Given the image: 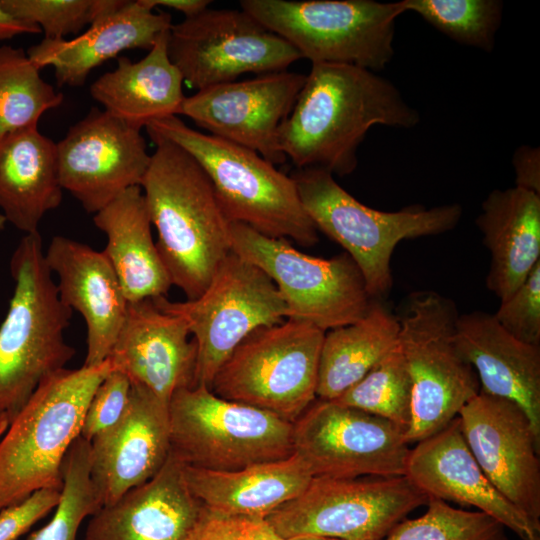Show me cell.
Returning <instances> with one entry per match:
<instances>
[{
	"label": "cell",
	"mask_w": 540,
	"mask_h": 540,
	"mask_svg": "<svg viewBox=\"0 0 540 540\" xmlns=\"http://www.w3.org/2000/svg\"><path fill=\"white\" fill-rule=\"evenodd\" d=\"M169 29L158 37L145 57L136 62L119 57L117 67L90 87L91 96L106 112L138 129L152 121L180 115L186 98L182 75L168 54Z\"/></svg>",
	"instance_id": "cell-29"
},
{
	"label": "cell",
	"mask_w": 540,
	"mask_h": 540,
	"mask_svg": "<svg viewBox=\"0 0 540 540\" xmlns=\"http://www.w3.org/2000/svg\"><path fill=\"white\" fill-rule=\"evenodd\" d=\"M333 401L383 418L406 434L411 424L412 383L399 346Z\"/></svg>",
	"instance_id": "cell-33"
},
{
	"label": "cell",
	"mask_w": 540,
	"mask_h": 540,
	"mask_svg": "<svg viewBox=\"0 0 540 540\" xmlns=\"http://www.w3.org/2000/svg\"><path fill=\"white\" fill-rule=\"evenodd\" d=\"M184 475L189 489L203 506L262 518L298 496L313 477L295 452L286 459L235 471H214L185 464Z\"/></svg>",
	"instance_id": "cell-30"
},
{
	"label": "cell",
	"mask_w": 540,
	"mask_h": 540,
	"mask_svg": "<svg viewBox=\"0 0 540 540\" xmlns=\"http://www.w3.org/2000/svg\"><path fill=\"white\" fill-rule=\"evenodd\" d=\"M458 417L464 439L487 478L540 523V439L523 409L480 391Z\"/></svg>",
	"instance_id": "cell-18"
},
{
	"label": "cell",
	"mask_w": 540,
	"mask_h": 540,
	"mask_svg": "<svg viewBox=\"0 0 540 540\" xmlns=\"http://www.w3.org/2000/svg\"><path fill=\"white\" fill-rule=\"evenodd\" d=\"M305 80L306 75L285 70L212 86L186 97L180 115L273 165L282 164L287 158L279 147V132Z\"/></svg>",
	"instance_id": "cell-17"
},
{
	"label": "cell",
	"mask_w": 540,
	"mask_h": 540,
	"mask_svg": "<svg viewBox=\"0 0 540 540\" xmlns=\"http://www.w3.org/2000/svg\"><path fill=\"white\" fill-rule=\"evenodd\" d=\"M512 163L515 186L540 195V149L523 145L515 151Z\"/></svg>",
	"instance_id": "cell-42"
},
{
	"label": "cell",
	"mask_w": 540,
	"mask_h": 540,
	"mask_svg": "<svg viewBox=\"0 0 540 540\" xmlns=\"http://www.w3.org/2000/svg\"><path fill=\"white\" fill-rule=\"evenodd\" d=\"M171 25L169 13H157L143 0H93L92 21L83 34L43 38L26 53L40 70L52 66L59 86H80L93 69L124 50H150Z\"/></svg>",
	"instance_id": "cell-22"
},
{
	"label": "cell",
	"mask_w": 540,
	"mask_h": 540,
	"mask_svg": "<svg viewBox=\"0 0 540 540\" xmlns=\"http://www.w3.org/2000/svg\"><path fill=\"white\" fill-rule=\"evenodd\" d=\"M13 295L0 325V413L11 420L40 382L65 368L73 310L60 299L38 232L25 234L10 259Z\"/></svg>",
	"instance_id": "cell-3"
},
{
	"label": "cell",
	"mask_w": 540,
	"mask_h": 540,
	"mask_svg": "<svg viewBox=\"0 0 540 540\" xmlns=\"http://www.w3.org/2000/svg\"><path fill=\"white\" fill-rule=\"evenodd\" d=\"M56 144L62 189L93 215L141 186L151 161L141 129L104 109L92 108Z\"/></svg>",
	"instance_id": "cell-16"
},
{
	"label": "cell",
	"mask_w": 540,
	"mask_h": 540,
	"mask_svg": "<svg viewBox=\"0 0 540 540\" xmlns=\"http://www.w3.org/2000/svg\"><path fill=\"white\" fill-rule=\"evenodd\" d=\"M285 540H339L336 538H330V537H324V536H312V535H306V536H297L288 538Z\"/></svg>",
	"instance_id": "cell-46"
},
{
	"label": "cell",
	"mask_w": 540,
	"mask_h": 540,
	"mask_svg": "<svg viewBox=\"0 0 540 540\" xmlns=\"http://www.w3.org/2000/svg\"><path fill=\"white\" fill-rule=\"evenodd\" d=\"M419 112L397 87L371 70L312 63L295 105L279 132V147L296 169L353 173L357 151L375 125L412 128Z\"/></svg>",
	"instance_id": "cell-1"
},
{
	"label": "cell",
	"mask_w": 540,
	"mask_h": 540,
	"mask_svg": "<svg viewBox=\"0 0 540 540\" xmlns=\"http://www.w3.org/2000/svg\"><path fill=\"white\" fill-rule=\"evenodd\" d=\"M145 128L148 134L177 144L199 163L230 222L268 237L290 238L304 247L318 243V230L302 206L292 177L257 152L198 132L178 116L152 121Z\"/></svg>",
	"instance_id": "cell-4"
},
{
	"label": "cell",
	"mask_w": 540,
	"mask_h": 540,
	"mask_svg": "<svg viewBox=\"0 0 540 540\" xmlns=\"http://www.w3.org/2000/svg\"><path fill=\"white\" fill-rule=\"evenodd\" d=\"M143 2L151 9L162 6L179 11L185 15V18L203 12L211 3L209 0H143Z\"/></svg>",
	"instance_id": "cell-44"
},
{
	"label": "cell",
	"mask_w": 540,
	"mask_h": 540,
	"mask_svg": "<svg viewBox=\"0 0 540 540\" xmlns=\"http://www.w3.org/2000/svg\"><path fill=\"white\" fill-rule=\"evenodd\" d=\"M500 326L526 344L540 346V261L493 314Z\"/></svg>",
	"instance_id": "cell-38"
},
{
	"label": "cell",
	"mask_w": 540,
	"mask_h": 540,
	"mask_svg": "<svg viewBox=\"0 0 540 540\" xmlns=\"http://www.w3.org/2000/svg\"><path fill=\"white\" fill-rule=\"evenodd\" d=\"M184 465L170 451L151 479L90 516L82 540H188L202 504L187 485Z\"/></svg>",
	"instance_id": "cell-24"
},
{
	"label": "cell",
	"mask_w": 540,
	"mask_h": 540,
	"mask_svg": "<svg viewBox=\"0 0 540 540\" xmlns=\"http://www.w3.org/2000/svg\"><path fill=\"white\" fill-rule=\"evenodd\" d=\"M325 331L293 318L247 336L215 374L217 396L271 412L293 423L317 398Z\"/></svg>",
	"instance_id": "cell-10"
},
{
	"label": "cell",
	"mask_w": 540,
	"mask_h": 540,
	"mask_svg": "<svg viewBox=\"0 0 540 540\" xmlns=\"http://www.w3.org/2000/svg\"><path fill=\"white\" fill-rule=\"evenodd\" d=\"M181 317L196 345L195 385L211 382L235 348L252 332L287 319V307L273 281L256 265L231 252L204 292L195 299H153Z\"/></svg>",
	"instance_id": "cell-12"
},
{
	"label": "cell",
	"mask_w": 540,
	"mask_h": 540,
	"mask_svg": "<svg viewBox=\"0 0 540 540\" xmlns=\"http://www.w3.org/2000/svg\"><path fill=\"white\" fill-rule=\"evenodd\" d=\"M41 29L10 14L0 1V42L21 34L40 33Z\"/></svg>",
	"instance_id": "cell-43"
},
{
	"label": "cell",
	"mask_w": 540,
	"mask_h": 540,
	"mask_svg": "<svg viewBox=\"0 0 540 540\" xmlns=\"http://www.w3.org/2000/svg\"><path fill=\"white\" fill-rule=\"evenodd\" d=\"M46 263L58 277L61 301L83 317L87 327L84 366L106 361L124 324L128 301L103 251L65 236L51 239Z\"/></svg>",
	"instance_id": "cell-23"
},
{
	"label": "cell",
	"mask_w": 540,
	"mask_h": 540,
	"mask_svg": "<svg viewBox=\"0 0 540 540\" xmlns=\"http://www.w3.org/2000/svg\"><path fill=\"white\" fill-rule=\"evenodd\" d=\"M168 54L192 88L233 82L245 73L285 71L301 59L286 40L240 9H209L169 29Z\"/></svg>",
	"instance_id": "cell-14"
},
{
	"label": "cell",
	"mask_w": 540,
	"mask_h": 540,
	"mask_svg": "<svg viewBox=\"0 0 540 540\" xmlns=\"http://www.w3.org/2000/svg\"><path fill=\"white\" fill-rule=\"evenodd\" d=\"M232 252L256 265L273 281L287 307V318L323 331L362 318L372 301L363 276L347 253L329 259L307 255L288 239L265 236L231 222Z\"/></svg>",
	"instance_id": "cell-11"
},
{
	"label": "cell",
	"mask_w": 540,
	"mask_h": 540,
	"mask_svg": "<svg viewBox=\"0 0 540 540\" xmlns=\"http://www.w3.org/2000/svg\"><path fill=\"white\" fill-rule=\"evenodd\" d=\"M424 514L404 519L384 540H510L506 527L482 511H467L429 498Z\"/></svg>",
	"instance_id": "cell-36"
},
{
	"label": "cell",
	"mask_w": 540,
	"mask_h": 540,
	"mask_svg": "<svg viewBox=\"0 0 540 540\" xmlns=\"http://www.w3.org/2000/svg\"><path fill=\"white\" fill-rule=\"evenodd\" d=\"M60 490L41 489L20 503L0 511V540H16L32 525L55 509Z\"/></svg>",
	"instance_id": "cell-41"
},
{
	"label": "cell",
	"mask_w": 540,
	"mask_h": 540,
	"mask_svg": "<svg viewBox=\"0 0 540 540\" xmlns=\"http://www.w3.org/2000/svg\"><path fill=\"white\" fill-rule=\"evenodd\" d=\"M188 540H285L266 518L228 514L202 505Z\"/></svg>",
	"instance_id": "cell-39"
},
{
	"label": "cell",
	"mask_w": 540,
	"mask_h": 540,
	"mask_svg": "<svg viewBox=\"0 0 540 540\" xmlns=\"http://www.w3.org/2000/svg\"><path fill=\"white\" fill-rule=\"evenodd\" d=\"M455 343L475 370L480 391L515 402L540 439V346L519 341L493 314H459Z\"/></svg>",
	"instance_id": "cell-25"
},
{
	"label": "cell",
	"mask_w": 540,
	"mask_h": 540,
	"mask_svg": "<svg viewBox=\"0 0 540 540\" xmlns=\"http://www.w3.org/2000/svg\"><path fill=\"white\" fill-rule=\"evenodd\" d=\"M399 323L374 299L359 320L324 334L316 396L335 400L398 345Z\"/></svg>",
	"instance_id": "cell-31"
},
{
	"label": "cell",
	"mask_w": 540,
	"mask_h": 540,
	"mask_svg": "<svg viewBox=\"0 0 540 540\" xmlns=\"http://www.w3.org/2000/svg\"><path fill=\"white\" fill-rule=\"evenodd\" d=\"M169 422L171 452L192 467L235 471L294 453L293 423L203 385L174 393Z\"/></svg>",
	"instance_id": "cell-9"
},
{
	"label": "cell",
	"mask_w": 540,
	"mask_h": 540,
	"mask_svg": "<svg viewBox=\"0 0 540 540\" xmlns=\"http://www.w3.org/2000/svg\"><path fill=\"white\" fill-rule=\"evenodd\" d=\"M6 224H7V221H6L5 217L0 212V231L5 229Z\"/></svg>",
	"instance_id": "cell-47"
},
{
	"label": "cell",
	"mask_w": 540,
	"mask_h": 540,
	"mask_svg": "<svg viewBox=\"0 0 540 540\" xmlns=\"http://www.w3.org/2000/svg\"><path fill=\"white\" fill-rule=\"evenodd\" d=\"M292 440L313 477L404 476L410 451L393 423L319 398L293 422Z\"/></svg>",
	"instance_id": "cell-15"
},
{
	"label": "cell",
	"mask_w": 540,
	"mask_h": 540,
	"mask_svg": "<svg viewBox=\"0 0 540 540\" xmlns=\"http://www.w3.org/2000/svg\"><path fill=\"white\" fill-rule=\"evenodd\" d=\"M128 377L112 370L94 392L86 409L80 436L91 441L97 434L114 425L124 413L130 397Z\"/></svg>",
	"instance_id": "cell-40"
},
{
	"label": "cell",
	"mask_w": 540,
	"mask_h": 540,
	"mask_svg": "<svg viewBox=\"0 0 540 540\" xmlns=\"http://www.w3.org/2000/svg\"><path fill=\"white\" fill-rule=\"evenodd\" d=\"M62 102L63 94L41 78L22 48L0 45V138L38 126L40 117Z\"/></svg>",
	"instance_id": "cell-32"
},
{
	"label": "cell",
	"mask_w": 540,
	"mask_h": 540,
	"mask_svg": "<svg viewBox=\"0 0 540 540\" xmlns=\"http://www.w3.org/2000/svg\"><path fill=\"white\" fill-rule=\"evenodd\" d=\"M148 135L155 151L140 187L172 285L192 300L232 252L231 222L199 163L177 144Z\"/></svg>",
	"instance_id": "cell-2"
},
{
	"label": "cell",
	"mask_w": 540,
	"mask_h": 540,
	"mask_svg": "<svg viewBox=\"0 0 540 540\" xmlns=\"http://www.w3.org/2000/svg\"><path fill=\"white\" fill-rule=\"evenodd\" d=\"M458 316L455 303L434 291L413 292L396 315L412 383L409 445L442 430L480 392L475 370L455 343Z\"/></svg>",
	"instance_id": "cell-7"
},
{
	"label": "cell",
	"mask_w": 540,
	"mask_h": 540,
	"mask_svg": "<svg viewBox=\"0 0 540 540\" xmlns=\"http://www.w3.org/2000/svg\"><path fill=\"white\" fill-rule=\"evenodd\" d=\"M14 17L34 24L44 39H65L92 21L93 0H0Z\"/></svg>",
	"instance_id": "cell-37"
},
{
	"label": "cell",
	"mask_w": 540,
	"mask_h": 540,
	"mask_svg": "<svg viewBox=\"0 0 540 540\" xmlns=\"http://www.w3.org/2000/svg\"><path fill=\"white\" fill-rule=\"evenodd\" d=\"M404 476L428 499L473 506L521 540H540V523L508 501L479 466L464 439L458 416L410 448Z\"/></svg>",
	"instance_id": "cell-20"
},
{
	"label": "cell",
	"mask_w": 540,
	"mask_h": 540,
	"mask_svg": "<svg viewBox=\"0 0 540 540\" xmlns=\"http://www.w3.org/2000/svg\"><path fill=\"white\" fill-rule=\"evenodd\" d=\"M476 224L491 254L486 286L503 302L540 261V195L516 186L494 189Z\"/></svg>",
	"instance_id": "cell-26"
},
{
	"label": "cell",
	"mask_w": 540,
	"mask_h": 540,
	"mask_svg": "<svg viewBox=\"0 0 540 540\" xmlns=\"http://www.w3.org/2000/svg\"><path fill=\"white\" fill-rule=\"evenodd\" d=\"M240 7L311 63L384 69L394 55L401 1L241 0Z\"/></svg>",
	"instance_id": "cell-8"
},
{
	"label": "cell",
	"mask_w": 540,
	"mask_h": 540,
	"mask_svg": "<svg viewBox=\"0 0 540 540\" xmlns=\"http://www.w3.org/2000/svg\"><path fill=\"white\" fill-rule=\"evenodd\" d=\"M170 451L169 405L131 384L121 418L90 441V476L101 507L151 479Z\"/></svg>",
	"instance_id": "cell-19"
},
{
	"label": "cell",
	"mask_w": 540,
	"mask_h": 540,
	"mask_svg": "<svg viewBox=\"0 0 540 540\" xmlns=\"http://www.w3.org/2000/svg\"><path fill=\"white\" fill-rule=\"evenodd\" d=\"M63 485L52 519L27 540H76L86 517L100 507L90 476V442L78 436L71 444L62 465Z\"/></svg>",
	"instance_id": "cell-35"
},
{
	"label": "cell",
	"mask_w": 540,
	"mask_h": 540,
	"mask_svg": "<svg viewBox=\"0 0 540 540\" xmlns=\"http://www.w3.org/2000/svg\"><path fill=\"white\" fill-rule=\"evenodd\" d=\"M112 370L107 359L62 368L40 382L0 442V511L38 490H61L64 458L80 436L94 392Z\"/></svg>",
	"instance_id": "cell-5"
},
{
	"label": "cell",
	"mask_w": 540,
	"mask_h": 540,
	"mask_svg": "<svg viewBox=\"0 0 540 540\" xmlns=\"http://www.w3.org/2000/svg\"><path fill=\"white\" fill-rule=\"evenodd\" d=\"M428 497L406 476L312 477L306 488L266 519L283 538L324 536L384 540Z\"/></svg>",
	"instance_id": "cell-13"
},
{
	"label": "cell",
	"mask_w": 540,
	"mask_h": 540,
	"mask_svg": "<svg viewBox=\"0 0 540 540\" xmlns=\"http://www.w3.org/2000/svg\"><path fill=\"white\" fill-rule=\"evenodd\" d=\"M62 191L57 144L37 126L0 138V212L7 223L38 232L44 215L61 204Z\"/></svg>",
	"instance_id": "cell-27"
},
{
	"label": "cell",
	"mask_w": 540,
	"mask_h": 540,
	"mask_svg": "<svg viewBox=\"0 0 540 540\" xmlns=\"http://www.w3.org/2000/svg\"><path fill=\"white\" fill-rule=\"evenodd\" d=\"M107 239L109 259L129 303L166 297L172 282L152 237L140 186L125 190L93 215Z\"/></svg>",
	"instance_id": "cell-28"
},
{
	"label": "cell",
	"mask_w": 540,
	"mask_h": 540,
	"mask_svg": "<svg viewBox=\"0 0 540 540\" xmlns=\"http://www.w3.org/2000/svg\"><path fill=\"white\" fill-rule=\"evenodd\" d=\"M412 11L454 41L491 52L502 19L498 0H402Z\"/></svg>",
	"instance_id": "cell-34"
},
{
	"label": "cell",
	"mask_w": 540,
	"mask_h": 540,
	"mask_svg": "<svg viewBox=\"0 0 540 540\" xmlns=\"http://www.w3.org/2000/svg\"><path fill=\"white\" fill-rule=\"evenodd\" d=\"M10 424V418L4 413H0V442Z\"/></svg>",
	"instance_id": "cell-45"
},
{
	"label": "cell",
	"mask_w": 540,
	"mask_h": 540,
	"mask_svg": "<svg viewBox=\"0 0 540 540\" xmlns=\"http://www.w3.org/2000/svg\"><path fill=\"white\" fill-rule=\"evenodd\" d=\"M186 322L153 299L128 302L126 318L108 357L114 370L169 405L176 391L195 384L196 345Z\"/></svg>",
	"instance_id": "cell-21"
},
{
	"label": "cell",
	"mask_w": 540,
	"mask_h": 540,
	"mask_svg": "<svg viewBox=\"0 0 540 540\" xmlns=\"http://www.w3.org/2000/svg\"><path fill=\"white\" fill-rule=\"evenodd\" d=\"M290 176L308 217L318 231L345 249L372 299L386 296L393 286L391 258L399 242L446 233L462 216V207L455 203L395 212L370 208L322 168L295 169Z\"/></svg>",
	"instance_id": "cell-6"
}]
</instances>
